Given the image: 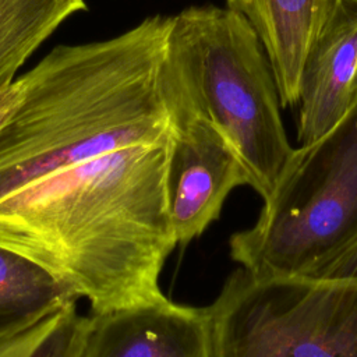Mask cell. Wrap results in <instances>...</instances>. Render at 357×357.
Masks as SVG:
<instances>
[{
  "mask_svg": "<svg viewBox=\"0 0 357 357\" xmlns=\"http://www.w3.org/2000/svg\"><path fill=\"white\" fill-rule=\"evenodd\" d=\"M169 116L166 201L174 238L185 245L218 219L234 187L248 185V174L234 148L212 123L185 113Z\"/></svg>",
  "mask_w": 357,
  "mask_h": 357,
  "instance_id": "6",
  "label": "cell"
},
{
  "mask_svg": "<svg viewBox=\"0 0 357 357\" xmlns=\"http://www.w3.org/2000/svg\"><path fill=\"white\" fill-rule=\"evenodd\" d=\"M77 357H209L204 308L169 298L85 317Z\"/></svg>",
  "mask_w": 357,
  "mask_h": 357,
  "instance_id": "7",
  "label": "cell"
},
{
  "mask_svg": "<svg viewBox=\"0 0 357 357\" xmlns=\"http://www.w3.org/2000/svg\"><path fill=\"white\" fill-rule=\"evenodd\" d=\"M170 135L0 198V245L40 265L92 312L163 297L159 276L177 245L166 201Z\"/></svg>",
  "mask_w": 357,
  "mask_h": 357,
  "instance_id": "1",
  "label": "cell"
},
{
  "mask_svg": "<svg viewBox=\"0 0 357 357\" xmlns=\"http://www.w3.org/2000/svg\"><path fill=\"white\" fill-rule=\"evenodd\" d=\"M160 84L167 112L212 123L240 156L248 185L268 197L294 148L269 61L248 22L215 6L173 15Z\"/></svg>",
  "mask_w": 357,
  "mask_h": 357,
  "instance_id": "3",
  "label": "cell"
},
{
  "mask_svg": "<svg viewBox=\"0 0 357 357\" xmlns=\"http://www.w3.org/2000/svg\"><path fill=\"white\" fill-rule=\"evenodd\" d=\"M357 99V0H339L305 57L297 139L308 145L333 128Z\"/></svg>",
  "mask_w": 357,
  "mask_h": 357,
  "instance_id": "8",
  "label": "cell"
},
{
  "mask_svg": "<svg viewBox=\"0 0 357 357\" xmlns=\"http://www.w3.org/2000/svg\"><path fill=\"white\" fill-rule=\"evenodd\" d=\"M209 357H357V278L238 268L204 307Z\"/></svg>",
  "mask_w": 357,
  "mask_h": 357,
  "instance_id": "5",
  "label": "cell"
},
{
  "mask_svg": "<svg viewBox=\"0 0 357 357\" xmlns=\"http://www.w3.org/2000/svg\"><path fill=\"white\" fill-rule=\"evenodd\" d=\"M71 305L46 315L45 318L26 326L0 333V357H29L39 343L59 324L66 310Z\"/></svg>",
  "mask_w": 357,
  "mask_h": 357,
  "instance_id": "13",
  "label": "cell"
},
{
  "mask_svg": "<svg viewBox=\"0 0 357 357\" xmlns=\"http://www.w3.org/2000/svg\"><path fill=\"white\" fill-rule=\"evenodd\" d=\"M18 85L17 81L13 82L11 86L6 88L4 91H0V127L4 124L10 113L13 112L14 106L18 102Z\"/></svg>",
  "mask_w": 357,
  "mask_h": 357,
  "instance_id": "14",
  "label": "cell"
},
{
  "mask_svg": "<svg viewBox=\"0 0 357 357\" xmlns=\"http://www.w3.org/2000/svg\"><path fill=\"white\" fill-rule=\"evenodd\" d=\"M84 321L85 317L77 312L75 305H71L29 357H77L82 342Z\"/></svg>",
  "mask_w": 357,
  "mask_h": 357,
  "instance_id": "12",
  "label": "cell"
},
{
  "mask_svg": "<svg viewBox=\"0 0 357 357\" xmlns=\"http://www.w3.org/2000/svg\"><path fill=\"white\" fill-rule=\"evenodd\" d=\"M229 247L254 273L357 278V99L333 128L294 148L255 223Z\"/></svg>",
  "mask_w": 357,
  "mask_h": 357,
  "instance_id": "4",
  "label": "cell"
},
{
  "mask_svg": "<svg viewBox=\"0 0 357 357\" xmlns=\"http://www.w3.org/2000/svg\"><path fill=\"white\" fill-rule=\"evenodd\" d=\"M172 17L114 38L60 45L17 81L0 127V198L47 174L172 132L160 68Z\"/></svg>",
  "mask_w": 357,
  "mask_h": 357,
  "instance_id": "2",
  "label": "cell"
},
{
  "mask_svg": "<svg viewBox=\"0 0 357 357\" xmlns=\"http://www.w3.org/2000/svg\"><path fill=\"white\" fill-rule=\"evenodd\" d=\"M84 10L85 0H0V91L64 20Z\"/></svg>",
  "mask_w": 357,
  "mask_h": 357,
  "instance_id": "11",
  "label": "cell"
},
{
  "mask_svg": "<svg viewBox=\"0 0 357 357\" xmlns=\"http://www.w3.org/2000/svg\"><path fill=\"white\" fill-rule=\"evenodd\" d=\"M339 0H226L258 36L269 61L280 106L297 105L310 47Z\"/></svg>",
  "mask_w": 357,
  "mask_h": 357,
  "instance_id": "9",
  "label": "cell"
},
{
  "mask_svg": "<svg viewBox=\"0 0 357 357\" xmlns=\"http://www.w3.org/2000/svg\"><path fill=\"white\" fill-rule=\"evenodd\" d=\"M75 294L46 269L0 245V333L75 304Z\"/></svg>",
  "mask_w": 357,
  "mask_h": 357,
  "instance_id": "10",
  "label": "cell"
}]
</instances>
